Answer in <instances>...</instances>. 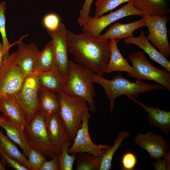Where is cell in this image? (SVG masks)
<instances>
[{
    "label": "cell",
    "instance_id": "cell-1",
    "mask_svg": "<svg viewBox=\"0 0 170 170\" xmlns=\"http://www.w3.org/2000/svg\"><path fill=\"white\" fill-rule=\"evenodd\" d=\"M67 34L68 51L77 63L103 76L110 59V40L95 38L84 32L76 34L68 31Z\"/></svg>",
    "mask_w": 170,
    "mask_h": 170
},
{
    "label": "cell",
    "instance_id": "cell-2",
    "mask_svg": "<svg viewBox=\"0 0 170 170\" xmlns=\"http://www.w3.org/2000/svg\"><path fill=\"white\" fill-rule=\"evenodd\" d=\"M91 80L93 83L99 84L104 89L110 101V109L112 115L115 100L121 95H131L137 98L145 92L166 89L160 84L147 83L142 80L131 82L120 74L113 77L111 80H108L94 73L91 77Z\"/></svg>",
    "mask_w": 170,
    "mask_h": 170
},
{
    "label": "cell",
    "instance_id": "cell-3",
    "mask_svg": "<svg viewBox=\"0 0 170 170\" xmlns=\"http://www.w3.org/2000/svg\"><path fill=\"white\" fill-rule=\"evenodd\" d=\"M94 72L80 64L70 60L69 69L61 92L73 97L85 99L90 111L96 109L94 98L96 95L91 77Z\"/></svg>",
    "mask_w": 170,
    "mask_h": 170
},
{
    "label": "cell",
    "instance_id": "cell-4",
    "mask_svg": "<svg viewBox=\"0 0 170 170\" xmlns=\"http://www.w3.org/2000/svg\"><path fill=\"white\" fill-rule=\"evenodd\" d=\"M60 103L58 112L64 122L69 135L73 141L82 123L83 112L89 107L84 99L73 97L61 91L56 94Z\"/></svg>",
    "mask_w": 170,
    "mask_h": 170
},
{
    "label": "cell",
    "instance_id": "cell-5",
    "mask_svg": "<svg viewBox=\"0 0 170 170\" xmlns=\"http://www.w3.org/2000/svg\"><path fill=\"white\" fill-rule=\"evenodd\" d=\"M23 133L30 147L45 157L52 158L60 153L50 141L44 116L40 110L25 128Z\"/></svg>",
    "mask_w": 170,
    "mask_h": 170
},
{
    "label": "cell",
    "instance_id": "cell-6",
    "mask_svg": "<svg viewBox=\"0 0 170 170\" xmlns=\"http://www.w3.org/2000/svg\"><path fill=\"white\" fill-rule=\"evenodd\" d=\"M26 75L17 65L15 52L3 56L0 69V99L16 96L20 91Z\"/></svg>",
    "mask_w": 170,
    "mask_h": 170
},
{
    "label": "cell",
    "instance_id": "cell-7",
    "mask_svg": "<svg viewBox=\"0 0 170 170\" xmlns=\"http://www.w3.org/2000/svg\"><path fill=\"white\" fill-rule=\"evenodd\" d=\"M128 57L133 69L130 77L155 81L170 91V72L165 69L160 70L155 67L148 61L143 51L131 53Z\"/></svg>",
    "mask_w": 170,
    "mask_h": 170
},
{
    "label": "cell",
    "instance_id": "cell-8",
    "mask_svg": "<svg viewBox=\"0 0 170 170\" xmlns=\"http://www.w3.org/2000/svg\"><path fill=\"white\" fill-rule=\"evenodd\" d=\"M149 30L147 38L150 42L165 58L170 55V46L167 34V23L169 18L167 15L152 16L143 14Z\"/></svg>",
    "mask_w": 170,
    "mask_h": 170
},
{
    "label": "cell",
    "instance_id": "cell-9",
    "mask_svg": "<svg viewBox=\"0 0 170 170\" xmlns=\"http://www.w3.org/2000/svg\"><path fill=\"white\" fill-rule=\"evenodd\" d=\"M39 87L36 75L31 73L26 76L20 91L15 96L27 123L40 110L38 99Z\"/></svg>",
    "mask_w": 170,
    "mask_h": 170
},
{
    "label": "cell",
    "instance_id": "cell-10",
    "mask_svg": "<svg viewBox=\"0 0 170 170\" xmlns=\"http://www.w3.org/2000/svg\"><path fill=\"white\" fill-rule=\"evenodd\" d=\"M89 107L83 113L82 123L76 134L73 143L68 149L69 154L87 153L94 156L102 157L111 146L96 145L92 140L89 133L88 122L90 117Z\"/></svg>",
    "mask_w": 170,
    "mask_h": 170
},
{
    "label": "cell",
    "instance_id": "cell-11",
    "mask_svg": "<svg viewBox=\"0 0 170 170\" xmlns=\"http://www.w3.org/2000/svg\"><path fill=\"white\" fill-rule=\"evenodd\" d=\"M143 14L135 8L131 1L118 9L106 15L98 17L89 15L86 23L82 27V30L83 32L88 34L93 37L98 38L102 31L113 22L128 16H141Z\"/></svg>",
    "mask_w": 170,
    "mask_h": 170
},
{
    "label": "cell",
    "instance_id": "cell-12",
    "mask_svg": "<svg viewBox=\"0 0 170 170\" xmlns=\"http://www.w3.org/2000/svg\"><path fill=\"white\" fill-rule=\"evenodd\" d=\"M67 31L65 25L61 23L55 30L47 31L52 39L57 68L66 76L68 71L70 62L68 56Z\"/></svg>",
    "mask_w": 170,
    "mask_h": 170
},
{
    "label": "cell",
    "instance_id": "cell-13",
    "mask_svg": "<svg viewBox=\"0 0 170 170\" xmlns=\"http://www.w3.org/2000/svg\"><path fill=\"white\" fill-rule=\"evenodd\" d=\"M44 116L50 141L60 152L65 143L72 141L65 124L58 112Z\"/></svg>",
    "mask_w": 170,
    "mask_h": 170
},
{
    "label": "cell",
    "instance_id": "cell-14",
    "mask_svg": "<svg viewBox=\"0 0 170 170\" xmlns=\"http://www.w3.org/2000/svg\"><path fill=\"white\" fill-rule=\"evenodd\" d=\"M134 141L148 153L150 157L156 159L162 157L169 148L168 143L162 136L150 132L138 134Z\"/></svg>",
    "mask_w": 170,
    "mask_h": 170
},
{
    "label": "cell",
    "instance_id": "cell-15",
    "mask_svg": "<svg viewBox=\"0 0 170 170\" xmlns=\"http://www.w3.org/2000/svg\"><path fill=\"white\" fill-rule=\"evenodd\" d=\"M0 111L4 116L9 118L18 129L23 133L28 123L15 96H8L0 99Z\"/></svg>",
    "mask_w": 170,
    "mask_h": 170
},
{
    "label": "cell",
    "instance_id": "cell-16",
    "mask_svg": "<svg viewBox=\"0 0 170 170\" xmlns=\"http://www.w3.org/2000/svg\"><path fill=\"white\" fill-rule=\"evenodd\" d=\"M17 43L18 49L15 52L16 63L27 75L32 72L35 60L40 51L37 45L34 43L26 44L21 40Z\"/></svg>",
    "mask_w": 170,
    "mask_h": 170
},
{
    "label": "cell",
    "instance_id": "cell-17",
    "mask_svg": "<svg viewBox=\"0 0 170 170\" xmlns=\"http://www.w3.org/2000/svg\"><path fill=\"white\" fill-rule=\"evenodd\" d=\"M146 26L145 20L143 18L139 20L128 23L122 24L116 22L104 34H100L98 38L104 40H110L131 38L133 36L134 31Z\"/></svg>",
    "mask_w": 170,
    "mask_h": 170
},
{
    "label": "cell",
    "instance_id": "cell-18",
    "mask_svg": "<svg viewBox=\"0 0 170 170\" xmlns=\"http://www.w3.org/2000/svg\"><path fill=\"white\" fill-rule=\"evenodd\" d=\"M127 96L133 102L140 105L148 113L147 119L150 125L159 128L166 135L169 134L170 132V111L147 106L138 101L133 96Z\"/></svg>",
    "mask_w": 170,
    "mask_h": 170
},
{
    "label": "cell",
    "instance_id": "cell-19",
    "mask_svg": "<svg viewBox=\"0 0 170 170\" xmlns=\"http://www.w3.org/2000/svg\"><path fill=\"white\" fill-rule=\"evenodd\" d=\"M123 40L124 44H133L138 46L148 54L150 59L170 72V62L150 43L144 31H141L139 35L137 37L124 38Z\"/></svg>",
    "mask_w": 170,
    "mask_h": 170
},
{
    "label": "cell",
    "instance_id": "cell-20",
    "mask_svg": "<svg viewBox=\"0 0 170 170\" xmlns=\"http://www.w3.org/2000/svg\"><path fill=\"white\" fill-rule=\"evenodd\" d=\"M33 73L36 75L42 88L55 94L61 91L66 76L57 68Z\"/></svg>",
    "mask_w": 170,
    "mask_h": 170
},
{
    "label": "cell",
    "instance_id": "cell-21",
    "mask_svg": "<svg viewBox=\"0 0 170 170\" xmlns=\"http://www.w3.org/2000/svg\"><path fill=\"white\" fill-rule=\"evenodd\" d=\"M132 3L135 8L143 14L163 15L170 12L167 0H133Z\"/></svg>",
    "mask_w": 170,
    "mask_h": 170
},
{
    "label": "cell",
    "instance_id": "cell-22",
    "mask_svg": "<svg viewBox=\"0 0 170 170\" xmlns=\"http://www.w3.org/2000/svg\"><path fill=\"white\" fill-rule=\"evenodd\" d=\"M110 59L106 70L105 73L115 71L126 72L131 77L133 73L132 66L128 64L127 60L122 56L117 46L118 39L110 40Z\"/></svg>",
    "mask_w": 170,
    "mask_h": 170
},
{
    "label": "cell",
    "instance_id": "cell-23",
    "mask_svg": "<svg viewBox=\"0 0 170 170\" xmlns=\"http://www.w3.org/2000/svg\"><path fill=\"white\" fill-rule=\"evenodd\" d=\"M57 68L56 57L52 41L40 51L34 65L32 73L49 71Z\"/></svg>",
    "mask_w": 170,
    "mask_h": 170
},
{
    "label": "cell",
    "instance_id": "cell-24",
    "mask_svg": "<svg viewBox=\"0 0 170 170\" xmlns=\"http://www.w3.org/2000/svg\"><path fill=\"white\" fill-rule=\"evenodd\" d=\"M5 130L8 137L22 149L23 154L27 157L31 147L23 133L21 132L13 122L8 117L0 124Z\"/></svg>",
    "mask_w": 170,
    "mask_h": 170
},
{
    "label": "cell",
    "instance_id": "cell-25",
    "mask_svg": "<svg viewBox=\"0 0 170 170\" xmlns=\"http://www.w3.org/2000/svg\"><path fill=\"white\" fill-rule=\"evenodd\" d=\"M39 110L44 115L59 112L60 103L56 94L44 89L40 87L38 92Z\"/></svg>",
    "mask_w": 170,
    "mask_h": 170
},
{
    "label": "cell",
    "instance_id": "cell-26",
    "mask_svg": "<svg viewBox=\"0 0 170 170\" xmlns=\"http://www.w3.org/2000/svg\"><path fill=\"white\" fill-rule=\"evenodd\" d=\"M0 151L20 163L26 167L27 158L18 149L15 143L0 130Z\"/></svg>",
    "mask_w": 170,
    "mask_h": 170
},
{
    "label": "cell",
    "instance_id": "cell-27",
    "mask_svg": "<svg viewBox=\"0 0 170 170\" xmlns=\"http://www.w3.org/2000/svg\"><path fill=\"white\" fill-rule=\"evenodd\" d=\"M129 136V133L125 131H122L118 133L114 141L113 146L107 150L102 157L99 170H110L111 169L112 161L115 153L121 145L123 141Z\"/></svg>",
    "mask_w": 170,
    "mask_h": 170
},
{
    "label": "cell",
    "instance_id": "cell-28",
    "mask_svg": "<svg viewBox=\"0 0 170 170\" xmlns=\"http://www.w3.org/2000/svg\"><path fill=\"white\" fill-rule=\"evenodd\" d=\"M77 154L76 170H99L102 157L95 156L86 152Z\"/></svg>",
    "mask_w": 170,
    "mask_h": 170
},
{
    "label": "cell",
    "instance_id": "cell-29",
    "mask_svg": "<svg viewBox=\"0 0 170 170\" xmlns=\"http://www.w3.org/2000/svg\"><path fill=\"white\" fill-rule=\"evenodd\" d=\"M71 142L65 143L61 151L59 154L60 170H72L75 160L77 159L76 154L70 155L68 152L69 146L72 144Z\"/></svg>",
    "mask_w": 170,
    "mask_h": 170
},
{
    "label": "cell",
    "instance_id": "cell-30",
    "mask_svg": "<svg viewBox=\"0 0 170 170\" xmlns=\"http://www.w3.org/2000/svg\"><path fill=\"white\" fill-rule=\"evenodd\" d=\"M133 0H96L94 17H98L104 13L112 10L124 3H129Z\"/></svg>",
    "mask_w": 170,
    "mask_h": 170
},
{
    "label": "cell",
    "instance_id": "cell-31",
    "mask_svg": "<svg viewBox=\"0 0 170 170\" xmlns=\"http://www.w3.org/2000/svg\"><path fill=\"white\" fill-rule=\"evenodd\" d=\"M27 157L26 167L28 170H41L47 161L44 155L31 148Z\"/></svg>",
    "mask_w": 170,
    "mask_h": 170
},
{
    "label": "cell",
    "instance_id": "cell-32",
    "mask_svg": "<svg viewBox=\"0 0 170 170\" xmlns=\"http://www.w3.org/2000/svg\"><path fill=\"white\" fill-rule=\"evenodd\" d=\"M6 9V3L3 1L0 3V33L3 40V55L8 52L12 44H10L6 35L5 30V11Z\"/></svg>",
    "mask_w": 170,
    "mask_h": 170
},
{
    "label": "cell",
    "instance_id": "cell-33",
    "mask_svg": "<svg viewBox=\"0 0 170 170\" xmlns=\"http://www.w3.org/2000/svg\"><path fill=\"white\" fill-rule=\"evenodd\" d=\"M137 158L135 155L132 152L128 151L122 156L121 159L122 170H133L136 169Z\"/></svg>",
    "mask_w": 170,
    "mask_h": 170
},
{
    "label": "cell",
    "instance_id": "cell-34",
    "mask_svg": "<svg viewBox=\"0 0 170 170\" xmlns=\"http://www.w3.org/2000/svg\"><path fill=\"white\" fill-rule=\"evenodd\" d=\"M42 22L47 31H54L58 27L60 22L59 16L54 13H50L45 15Z\"/></svg>",
    "mask_w": 170,
    "mask_h": 170
},
{
    "label": "cell",
    "instance_id": "cell-35",
    "mask_svg": "<svg viewBox=\"0 0 170 170\" xmlns=\"http://www.w3.org/2000/svg\"><path fill=\"white\" fill-rule=\"evenodd\" d=\"M94 0H85L82 8L80 10L79 17L77 22L80 27H82L86 23L89 16L90 7Z\"/></svg>",
    "mask_w": 170,
    "mask_h": 170
},
{
    "label": "cell",
    "instance_id": "cell-36",
    "mask_svg": "<svg viewBox=\"0 0 170 170\" xmlns=\"http://www.w3.org/2000/svg\"><path fill=\"white\" fill-rule=\"evenodd\" d=\"M1 153L2 161L1 162L4 167H5L6 164L17 170H28L26 167L23 166L18 161L2 153Z\"/></svg>",
    "mask_w": 170,
    "mask_h": 170
},
{
    "label": "cell",
    "instance_id": "cell-37",
    "mask_svg": "<svg viewBox=\"0 0 170 170\" xmlns=\"http://www.w3.org/2000/svg\"><path fill=\"white\" fill-rule=\"evenodd\" d=\"M156 160L153 165L156 170H169L170 169V152H166L162 157Z\"/></svg>",
    "mask_w": 170,
    "mask_h": 170
},
{
    "label": "cell",
    "instance_id": "cell-38",
    "mask_svg": "<svg viewBox=\"0 0 170 170\" xmlns=\"http://www.w3.org/2000/svg\"><path fill=\"white\" fill-rule=\"evenodd\" d=\"M59 154L55 155L50 161L46 162L41 170H60Z\"/></svg>",
    "mask_w": 170,
    "mask_h": 170
},
{
    "label": "cell",
    "instance_id": "cell-39",
    "mask_svg": "<svg viewBox=\"0 0 170 170\" xmlns=\"http://www.w3.org/2000/svg\"><path fill=\"white\" fill-rule=\"evenodd\" d=\"M3 56L2 44L0 42V69L3 63Z\"/></svg>",
    "mask_w": 170,
    "mask_h": 170
},
{
    "label": "cell",
    "instance_id": "cell-40",
    "mask_svg": "<svg viewBox=\"0 0 170 170\" xmlns=\"http://www.w3.org/2000/svg\"><path fill=\"white\" fill-rule=\"evenodd\" d=\"M7 117L3 115L2 116L0 115V124L4 122L6 119Z\"/></svg>",
    "mask_w": 170,
    "mask_h": 170
},
{
    "label": "cell",
    "instance_id": "cell-41",
    "mask_svg": "<svg viewBox=\"0 0 170 170\" xmlns=\"http://www.w3.org/2000/svg\"><path fill=\"white\" fill-rule=\"evenodd\" d=\"M2 154L0 151V157L1 156ZM5 168L3 166L1 162H0V170H4Z\"/></svg>",
    "mask_w": 170,
    "mask_h": 170
},
{
    "label": "cell",
    "instance_id": "cell-42",
    "mask_svg": "<svg viewBox=\"0 0 170 170\" xmlns=\"http://www.w3.org/2000/svg\"><path fill=\"white\" fill-rule=\"evenodd\" d=\"M170 1V0H169Z\"/></svg>",
    "mask_w": 170,
    "mask_h": 170
},
{
    "label": "cell",
    "instance_id": "cell-43",
    "mask_svg": "<svg viewBox=\"0 0 170 170\" xmlns=\"http://www.w3.org/2000/svg\"></svg>",
    "mask_w": 170,
    "mask_h": 170
}]
</instances>
